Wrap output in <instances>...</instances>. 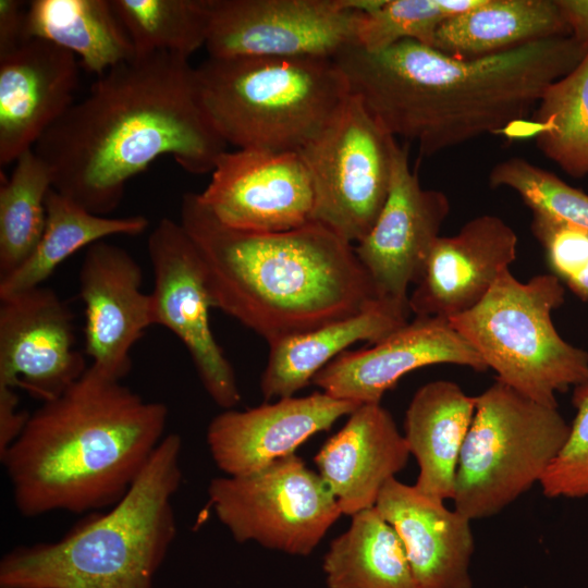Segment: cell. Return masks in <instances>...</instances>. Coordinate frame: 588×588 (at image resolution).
Returning a JSON list of instances; mask_svg holds the SVG:
<instances>
[{
  "instance_id": "cell-6",
  "label": "cell",
  "mask_w": 588,
  "mask_h": 588,
  "mask_svg": "<svg viewBox=\"0 0 588 588\" xmlns=\"http://www.w3.org/2000/svg\"><path fill=\"white\" fill-rule=\"evenodd\" d=\"M195 70L209 121L237 149L297 152L351 94L333 59L208 57Z\"/></svg>"
},
{
  "instance_id": "cell-21",
  "label": "cell",
  "mask_w": 588,
  "mask_h": 588,
  "mask_svg": "<svg viewBox=\"0 0 588 588\" xmlns=\"http://www.w3.org/2000/svg\"><path fill=\"white\" fill-rule=\"evenodd\" d=\"M375 507L399 535L419 588H471L469 518L395 478Z\"/></svg>"
},
{
  "instance_id": "cell-12",
  "label": "cell",
  "mask_w": 588,
  "mask_h": 588,
  "mask_svg": "<svg viewBox=\"0 0 588 588\" xmlns=\"http://www.w3.org/2000/svg\"><path fill=\"white\" fill-rule=\"evenodd\" d=\"M154 273L152 324L170 330L187 350L201 384L224 409L241 401L233 367L209 323L210 293L199 255L181 225L163 218L148 237Z\"/></svg>"
},
{
  "instance_id": "cell-35",
  "label": "cell",
  "mask_w": 588,
  "mask_h": 588,
  "mask_svg": "<svg viewBox=\"0 0 588 588\" xmlns=\"http://www.w3.org/2000/svg\"><path fill=\"white\" fill-rule=\"evenodd\" d=\"M530 229L543 247L551 273L588 302V234L541 215L532 216Z\"/></svg>"
},
{
  "instance_id": "cell-29",
  "label": "cell",
  "mask_w": 588,
  "mask_h": 588,
  "mask_svg": "<svg viewBox=\"0 0 588 588\" xmlns=\"http://www.w3.org/2000/svg\"><path fill=\"white\" fill-rule=\"evenodd\" d=\"M530 120L543 156L571 176L588 175V50L546 89Z\"/></svg>"
},
{
  "instance_id": "cell-34",
  "label": "cell",
  "mask_w": 588,
  "mask_h": 588,
  "mask_svg": "<svg viewBox=\"0 0 588 588\" xmlns=\"http://www.w3.org/2000/svg\"><path fill=\"white\" fill-rule=\"evenodd\" d=\"M572 402L569 433L539 481L548 498L588 497V380L574 388Z\"/></svg>"
},
{
  "instance_id": "cell-30",
  "label": "cell",
  "mask_w": 588,
  "mask_h": 588,
  "mask_svg": "<svg viewBox=\"0 0 588 588\" xmlns=\"http://www.w3.org/2000/svg\"><path fill=\"white\" fill-rule=\"evenodd\" d=\"M14 163L0 187V279L35 250L45 230L46 197L53 188L50 172L34 149Z\"/></svg>"
},
{
  "instance_id": "cell-19",
  "label": "cell",
  "mask_w": 588,
  "mask_h": 588,
  "mask_svg": "<svg viewBox=\"0 0 588 588\" xmlns=\"http://www.w3.org/2000/svg\"><path fill=\"white\" fill-rule=\"evenodd\" d=\"M517 235L500 217L481 215L452 236H439L408 297L415 317L450 320L489 293L516 258Z\"/></svg>"
},
{
  "instance_id": "cell-10",
  "label": "cell",
  "mask_w": 588,
  "mask_h": 588,
  "mask_svg": "<svg viewBox=\"0 0 588 588\" xmlns=\"http://www.w3.org/2000/svg\"><path fill=\"white\" fill-rule=\"evenodd\" d=\"M209 502L238 542L308 555L342 515L321 478L297 455L244 476L213 478Z\"/></svg>"
},
{
  "instance_id": "cell-33",
  "label": "cell",
  "mask_w": 588,
  "mask_h": 588,
  "mask_svg": "<svg viewBox=\"0 0 588 588\" xmlns=\"http://www.w3.org/2000/svg\"><path fill=\"white\" fill-rule=\"evenodd\" d=\"M492 188L516 192L532 211L588 234V194L528 160L512 157L498 162L488 176Z\"/></svg>"
},
{
  "instance_id": "cell-1",
  "label": "cell",
  "mask_w": 588,
  "mask_h": 588,
  "mask_svg": "<svg viewBox=\"0 0 588 588\" xmlns=\"http://www.w3.org/2000/svg\"><path fill=\"white\" fill-rule=\"evenodd\" d=\"M226 147L204 110L189 59L155 52L100 76L33 149L57 192L108 216L126 183L159 157L172 156L184 171L205 174Z\"/></svg>"
},
{
  "instance_id": "cell-18",
  "label": "cell",
  "mask_w": 588,
  "mask_h": 588,
  "mask_svg": "<svg viewBox=\"0 0 588 588\" xmlns=\"http://www.w3.org/2000/svg\"><path fill=\"white\" fill-rule=\"evenodd\" d=\"M358 406L324 392H314L246 411L225 409L210 421L207 444L213 462L224 474L248 475L294 454L307 439L329 430Z\"/></svg>"
},
{
  "instance_id": "cell-27",
  "label": "cell",
  "mask_w": 588,
  "mask_h": 588,
  "mask_svg": "<svg viewBox=\"0 0 588 588\" xmlns=\"http://www.w3.org/2000/svg\"><path fill=\"white\" fill-rule=\"evenodd\" d=\"M149 226L142 215H95L51 188L46 197V224L32 255L12 273L0 279V299L41 286L57 267L75 252L112 235H139Z\"/></svg>"
},
{
  "instance_id": "cell-11",
  "label": "cell",
  "mask_w": 588,
  "mask_h": 588,
  "mask_svg": "<svg viewBox=\"0 0 588 588\" xmlns=\"http://www.w3.org/2000/svg\"><path fill=\"white\" fill-rule=\"evenodd\" d=\"M211 58L334 59L355 46L357 11L343 0H208Z\"/></svg>"
},
{
  "instance_id": "cell-25",
  "label": "cell",
  "mask_w": 588,
  "mask_h": 588,
  "mask_svg": "<svg viewBox=\"0 0 588 588\" xmlns=\"http://www.w3.org/2000/svg\"><path fill=\"white\" fill-rule=\"evenodd\" d=\"M558 36H569V30L556 0H483L445 20L432 48L453 58L475 59Z\"/></svg>"
},
{
  "instance_id": "cell-36",
  "label": "cell",
  "mask_w": 588,
  "mask_h": 588,
  "mask_svg": "<svg viewBox=\"0 0 588 588\" xmlns=\"http://www.w3.org/2000/svg\"><path fill=\"white\" fill-rule=\"evenodd\" d=\"M15 389L0 384V456L24 429L29 415L17 409Z\"/></svg>"
},
{
  "instance_id": "cell-28",
  "label": "cell",
  "mask_w": 588,
  "mask_h": 588,
  "mask_svg": "<svg viewBox=\"0 0 588 588\" xmlns=\"http://www.w3.org/2000/svg\"><path fill=\"white\" fill-rule=\"evenodd\" d=\"M322 568L329 588H419L399 535L375 506L352 516Z\"/></svg>"
},
{
  "instance_id": "cell-20",
  "label": "cell",
  "mask_w": 588,
  "mask_h": 588,
  "mask_svg": "<svg viewBox=\"0 0 588 588\" xmlns=\"http://www.w3.org/2000/svg\"><path fill=\"white\" fill-rule=\"evenodd\" d=\"M77 58L30 38L0 58V164L15 162L74 103Z\"/></svg>"
},
{
  "instance_id": "cell-7",
  "label": "cell",
  "mask_w": 588,
  "mask_h": 588,
  "mask_svg": "<svg viewBox=\"0 0 588 588\" xmlns=\"http://www.w3.org/2000/svg\"><path fill=\"white\" fill-rule=\"evenodd\" d=\"M564 301L565 286L554 274L520 282L506 269L479 304L449 321L495 380L558 407L555 393L588 380V352L566 342L552 321Z\"/></svg>"
},
{
  "instance_id": "cell-13",
  "label": "cell",
  "mask_w": 588,
  "mask_h": 588,
  "mask_svg": "<svg viewBox=\"0 0 588 588\" xmlns=\"http://www.w3.org/2000/svg\"><path fill=\"white\" fill-rule=\"evenodd\" d=\"M450 208L443 192L421 186L406 146L395 139L387 200L355 246L380 302L411 315L408 287L419 281Z\"/></svg>"
},
{
  "instance_id": "cell-2",
  "label": "cell",
  "mask_w": 588,
  "mask_h": 588,
  "mask_svg": "<svg viewBox=\"0 0 588 588\" xmlns=\"http://www.w3.org/2000/svg\"><path fill=\"white\" fill-rule=\"evenodd\" d=\"M587 50L571 36H558L457 59L406 39L376 52L351 46L333 60L350 93L385 132L429 157L482 135H513V126L529 132L527 119L546 89Z\"/></svg>"
},
{
  "instance_id": "cell-22",
  "label": "cell",
  "mask_w": 588,
  "mask_h": 588,
  "mask_svg": "<svg viewBox=\"0 0 588 588\" xmlns=\"http://www.w3.org/2000/svg\"><path fill=\"white\" fill-rule=\"evenodd\" d=\"M409 450L381 404H363L330 437L314 461L342 514L373 507L383 486L407 464Z\"/></svg>"
},
{
  "instance_id": "cell-9",
  "label": "cell",
  "mask_w": 588,
  "mask_h": 588,
  "mask_svg": "<svg viewBox=\"0 0 588 588\" xmlns=\"http://www.w3.org/2000/svg\"><path fill=\"white\" fill-rule=\"evenodd\" d=\"M395 139L350 94L328 124L297 151L313 185L311 221L358 243L387 200Z\"/></svg>"
},
{
  "instance_id": "cell-17",
  "label": "cell",
  "mask_w": 588,
  "mask_h": 588,
  "mask_svg": "<svg viewBox=\"0 0 588 588\" xmlns=\"http://www.w3.org/2000/svg\"><path fill=\"white\" fill-rule=\"evenodd\" d=\"M78 279L85 353L91 366L122 380L132 368V347L152 326L140 266L126 249L102 240L87 247Z\"/></svg>"
},
{
  "instance_id": "cell-5",
  "label": "cell",
  "mask_w": 588,
  "mask_h": 588,
  "mask_svg": "<svg viewBox=\"0 0 588 588\" xmlns=\"http://www.w3.org/2000/svg\"><path fill=\"white\" fill-rule=\"evenodd\" d=\"M182 439L168 433L125 495L62 538L20 546L0 562V588H154L176 536L173 498Z\"/></svg>"
},
{
  "instance_id": "cell-26",
  "label": "cell",
  "mask_w": 588,
  "mask_h": 588,
  "mask_svg": "<svg viewBox=\"0 0 588 588\" xmlns=\"http://www.w3.org/2000/svg\"><path fill=\"white\" fill-rule=\"evenodd\" d=\"M24 38L44 39L72 52L99 77L135 58L111 0H33L26 9Z\"/></svg>"
},
{
  "instance_id": "cell-38",
  "label": "cell",
  "mask_w": 588,
  "mask_h": 588,
  "mask_svg": "<svg viewBox=\"0 0 588 588\" xmlns=\"http://www.w3.org/2000/svg\"><path fill=\"white\" fill-rule=\"evenodd\" d=\"M569 36L588 45V0H556Z\"/></svg>"
},
{
  "instance_id": "cell-37",
  "label": "cell",
  "mask_w": 588,
  "mask_h": 588,
  "mask_svg": "<svg viewBox=\"0 0 588 588\" xmlns=\"http://www.w3.org/2000/svg\"><path fill=\"white\" fill-rule=\"evenodd\" d=\"M23 7L19 0H0V58L25 41L26 10Z\"/></svg>"
},
{
  "instance_id": "cell-4",
  "label": "cell",
  "mask_w": 588,
  "mask_h": 588,
  "mask_svg": "<svg viewBox=\"0 0 588 588\" xmlns=\"http://www.w3.org/2000/svg\"><path fill=\"white\" fill-rule=\"evenodd\" d=\"M168 407L94 366L35 411L0 456L16 510L94 513L119 502L164 438Z\"/></svg>"
},
{
  "instance_id": "cell-23",
  "label": "cell",
  "mask_w": 588,
  "mask_h": 588,
  "mask_svg": "<svg viewBox=\"0 0 588 588\" xmlns=\"http://www.w3.org/2000/svg\"><path fill=\"white\" fill-rule=\"evenodd\" d=\"M476 397L450 380H436L414 394L404 420V438L417 460L415 488L440 501L453 499L461 451L470 428Z\"/></svg>"
},
{
  "instance_id": "cell-24",
  "label": "cell",
  "mask_w": 588,
  "mask_h": 588,
  "mask_svg": "<svg viewBox=\"0 0 588 588\" xmlns=\"http://www.w3.org/2000/svg\"><path fill=\"white\" fill-rule=\"evenodd\" d=\"M409 315L383 302L307 332L269 344L260 379L265 399L290 397L356 342L375 344L405 323Z\"/></svg>"
},
{
  "instance_id": "cell-14",
  "label": "cell",
  "mask_w": 588,
  "mask_h": 588,
  "mask_svg": "<svg viewBox=\"0 0 588 588\" xmlns=\"http://www.w3.org/2000/svg\"><path fill=\"white\" fill-rule=\"evenodd\" d=\"M197 197L221 223L250 232L299 228L314 210L311 181L294 151L226 150Z\"/></svg>"
},
{
  "instance_id": "cell-15",
  "label": "cell",
  "mask_w": 588,
  "mask_h": 588,
  "mask_svg": "<svg viewBox=\"0 0 588 588\" xmlns=\"http://www.w3.org/2000/svg\"><path fill=\"white\" fill-rule=\"evenodd\" d=\"M0 301V384L56 400L88 368L75 350L71 309L42 285Z\"/></svg>"
},
{
  "instance_id": "cell-16",
  "label": "cell",
  "mask_w": 588,
  "mask_h": 588,
  "mask_svg": "<svg viewBox=\"0 0 588 588\" xmlns=\"http://www.w3.org/2000/svg\"><path fill=\"white\" fill-rule=\"evenodd\" d=\"M438 364L465 366L478 372L488 369L449 320L415 317L369 347L343 352L311 383L335 399L379 404L403 376Z\"/></svg>"
},
{
  "instance_id": "cell-31",
  "label": "cell",
  "mask_w": 588,
  "mask_h": 588,
  "mask_svg": "<svg viewBox=\"0 0 588 588\" xmlns=\"http://www.w3.org/2000/svg\"><path fill=\"white\" fill-rule=\"evenodd\" d=\"M136 56L170 52L185 58L205 47L208 0H111Z\"/></svg>"
},
{
  "instance_id": "cell-8",
  "label": "cell",
  "mask_w": 588,
  "mask_h": 588,
  "mask_svg": "<svg viewBox=\"0 0 588 588\" xmlns=\"http://www.w3.org/2000/svg\"><path fill=\"white\" fill-rule=\"evenodd\" d=\"M475 397L452 499L470 520L498 514L539 482L571 429L558 407L498 380Z\"/></svg>"
},
{
  "instance_id": "cell-3",
  "label": "cell",
  "mask_w": 588,
  "mask_h": 588,
  "mask_svg": "<svg viewBox=\"0 0 588 588\" xmlns=\"http://www.w3.org/2000/svg\"><path fill=\"white\" fill-rule=\"evenodd\" d=\"M180 223L203 265L212 306L268 344L356 315L380 302L355 246L310 221L250 232L182 197Z\"/></svg>"
},
{
  "instance_id": "cell-32",
  "label": "cell",
  "mask_w": 588,
  "mask_h": 588,
  "mask_svg": "<svg viewBox=\"0 0 588 588\" xmlns=\"http://www.w3.org/2000/svg\"><path fill=\"white\" fill-rule=\"evenodd\" d=\"M357 11L355 46L370 52L411 39L432 47L450 14L443 0H343Z\"/></svg>"
}]
</instances>
